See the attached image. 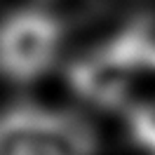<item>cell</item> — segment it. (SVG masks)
<instances>
[{
	"label": "cell",
	"mask_w": 155,
	"mask_h": 155,
	"mask_svg": "<svg viewBox=\"0 0 155 155\" xmlns=\"http://www.w3.org/2000/svg\"><path fill=\"white\" fill-rule=\"evenodd\" d=\"M97 132L73 113L14 106L0 115V155H94Z\"/></svg>",
	"instance_id": "6da1fadb"
},
{
	"label": "cell",
	"mask_w": 155,
	"mask_h": 155,
	"mask_svg": "<svg viewBox=\"0 0 155 155\" xmlns=\"http://www.w3.org/2000/svg\"><path fill=\"white\" fill-rule=\"evenodd\" d=\"M64 26L54 14L19 10L0 21V73L17 82L40 78L57 59Z\"/></svg>",
	"instance_id": "7a4b0ae2"
},
{
	"label": "cell",
	"mask_w": 155,
	"mask_h": 155,
	"mask_svg": "<svg viewBox=\"0 0 155 155\" xmlns=\"http://www.w3.org/2000/svg\"><path fill=\"white\" fill-rule=\"evenodd\" d=\"M66 78L71 89L85 101L99 108H115L127 99L134 71L106 42L73 61L66 71Z\"/></svg>",
	"instance_id": "3957f363"
},
{
	"label": "cell",
	"mask_w": 155,
	"mask_h": 155,
	"mask_svg": "<svg viewBox=\"0 0 155 155\" xmlns=\"http://www.w3.org/2000/svg\"><path fill=\"white\" fill-rule=\"evenodd\" d=\"M127 125L132 141L155 155V106H139L129 110Z\"/></svg>",
	"instance_id": "277c9868"
}]
</instances>
